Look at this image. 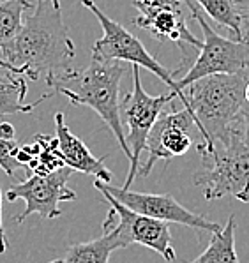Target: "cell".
Wrapping results in <instances>:
<instances>
[{"instance_id":"obj_27","label":"cell","mask_w":249,"mask_h":263,"mask_svg":"<svg viewBox=\"0 0 249 263\" xmlns=\"http://www.w3.org/2000/svg\"><path fill=\"white\" fill-rule=\"evenodd\" d=\"M50 263H62V260H55V261H50Z\"/></svg>"},{"instance_id":"obj_20","label":"cell","mask_w":249,"mask_h":263,"mask_svg":"<svg viewBox=\"0 0 249 263\" xmlns=\"http://www.w3.org/2000/svg\"><path fill=\"white\" fill-rule=\"evenodd\" d=\"M16 147L18 145L14 140H0V168L7 173L11 180L16 179V166H18V163L14 161Z\"/></svg>"},{"instance_id":"obj_13","label":"cell","mask_w":249,"mask_h":263,"mask_svg":"<svg viewBox=\"0 0 249 263\" xmlns=\"http://www.w3.org/2000/svg\"><path fill=\"white\" fill-rule=\"evenodd\" d=\"M55 129H57V148L62 156V161L67 168H71L73 172H82L87 175H94L98 180L110 184L113 175L111 172L104 166V159L108 156L98 159L95 156H92V152L88 151V147L83 143L76 135L71 133V129L67 127L64 113L59 111L55 113Z\"/></svg>"},{"instance_id":"obj_2","label":"cell","mask_w":249,"mask_h":263,"mask_svg":"<svg viewBox=\"0 0 249 263\" xmlns=\"http://www.w3.org/2000/svg\"><path fill=\"white\" fill-rule=\"evenodd\" d=\"M249 67L234 74H210L184 87L186 110L193 115L202 141L196 145L200 156L212 152L214 143L224 145L234 136H244L240 117L244 85Z\"/></svg>"},{"instance_id":"obj_9","label":"cell","mask_w":249,"mask_h":263,"mask_svg":"<svg viewBox=\"0 0 249 263\" xmlns=\"http://www.w3.org/2000/svg\"><path fill=\"white\" fill-rule=\"evenodd\" d=\"M98 191L103 194V198L110 205V212L103 222V228L113 226L124 248L131 244H142L159 253L168 263L175 261V249L171 246V233L168 228V222L132 212L131 209L119 203L111 194H108L103 189H98Z\"/></svg>"},{"instance_id":"obj_7","label":"cell","mask_w":249,"mask_h":263,"mask_svg":"<svg viewBox=\"0 0 249 263\" xmlns=\"http://www.w3.org/2000/svg\"><path fill=\"white\" fill-rule=\"evenodd\" d=\"M174 97H177L174 90H168L161 96H148L142 87L140 67L132 66V90L120 99V120L122 125L127 127L126 141L131 152L129 173L126 177L124 189H131V184L135 182L140 168V156L145 151L148 133L158 117L163 113L164 106L171 103Z\"/></svg>"},{"instance_id":"obj_17","label":"cell","mask_w":249,"mask_h":263,"mask_svg":"<svg viewBox=\"0 0 249 263\" xmlns=\"http://www.w3.org/2000/svg\"><path fill=\"white\" fill-rule=\"evenodd\" d=\"M189 263H239L235 251V217L228 219L224 228L212 233L210 244L196 260Z\"/></svg>"},{"instance_id":"obj_5","label":"cell","mask_w":249,"mask_h":263,"mask_svg":"<svg viewBox=\"0 0 249 263\" xmlns=\"http://www.w3.org/2000/svg\"><path fill=\"white\" fill-rule=\"evenodd\" d=\"M80 4L85 6L98 18V22L103 27V37L98 39L94 43V46H92V57H98V59L103 60H120V62H127L131 66H138L140 69L143 67V69L150 71L163 83H166L168 88L174 90L175 96L186 106L184 90L179 87L171 71H168L166 67L161 66L154 57L148 53L147 48L143 46V43L136 35H132L124 25H120L119 22H115L110 16L104 14L94 0H80Z\"/></svg>"},{"instance_id":"obj_10","label":"cell","mask_w":249,"mask_h":263,"mask_svg":"<svg viewBox=\"0 0 249 263\" xmlns=\"http://www.w3.org/2000/svg\"><path fill=\"white\" fill-rule=\"evenodd\" d=\"M95 189H103L115 198L124 207L131 209L132 212L143 214L152 219H159L164 222H175V224L189 226V228L200 230V232H218L221 226L214 221H208L207 217L200 214L191 212L184 205H180L170 194H150V193H136L131 189L115 187V185L104 184L101 180L94 182Z\"/></svg>"},{"instance_id":"obj_26","label":"cell","mask_w":249,"mask_h":263,"mask_svg":"<svg viewBox=\"0 0 249 263\" xmlns=\"http://www.w3.org/2000/svg\"><path fill=\"white\" fill-rule=\"evenodd\" d=\"M53 4H55V6H60V2H59V0H53Z\"/></svg>"},{"instance_id":"obj_4","label":"cell","mask_w":249,"mask_h":263,"mask_svg":"<svg viewBox=\"0 0 249 263\" xmlns=\"http://www.w3.org/2000/svg\"><path fill=\"white\" fill-rule=\"evenodd\" d=\"M196 187L207 200L224 196L249 201V145L242 136H234L228 143H214L212 152L202 156V166L193 177Z\"/></svg>"},{"instance_id":"obj_8","label":"cell","mask_w":249,"mask_h":263,"mask_svg":"<svg viewBox=\"0 0 249 263\" xmlns=\"http://www.w3.org/2000/svg\"><path fill=\"white\" fill-rule=\"evenodd\" d=\"M73 175V170L62 166L48 175H32L23 182H16L6 193L7 201L23 200L25 209L16 217L22 224L32 214H37L43 219H55L62 216L59 209L60 201H74L76 193L67 187V180Z\"/></svg>"},{"instance_id":"obj_22","label":"cell","mask_w":249,"mask_h":263,"mask_svg":"<svg viewBox=\"0 0 249 263\" xmlns=\"http://www.w3.org/2000/svg\"><path fill=\"white\" fill-rule=\"evenodd\" d=\"M240 117H242V124H244V143L249 145V104H242L240 106Z\"/></svg>"},{"instance_id":"obj_1","label":"cell","mask_w":249,"mask_h":263,"mask_svg":"<svg viewBox=\"0 0 249 263\" xmlns=\"http://www.w3.org/2000/svg\"><path fill=\"white\" fill-rule=\"evenodd\" d=\"M0 55L7 64L22 69L30 82L44 76L48 85L73 71L76 50L60 6H55L53 0H37L14 41Z\"/></svg>"},{"instance_id":"obj_23","label":"cell","mask_w":249,"mask_h":263,"mask_svg":"<svg viewBox=\"0 0 249 263\" xmlns=\"http://www.w3.org/2000/svg\"><path fill=\"white\" fill-rule=\"evenodd\" d=\"M16 129L11 122H0V140H14Z\"/></svg>"},{"instance_id":"obj_18","label":"cell","mask_w":249,"mask_h":263,"mask_svg":"<svg viewBox=\"0 0 249 263\" xmlns=\"http://www.w3.org/2000/svg\"><path fill=\"white\" fill-rule=\"evenodd\" d=\"M29 0H0V51L14 41L23 25V14L32 9Z\"/></svg>"},{"instance_id":"obj_3","label":"cell","mask_w":249,"mask_h":263,"mask_svg":"<svg viewBox=\"0 0 249 263\" xmlns=\"http://www.w3.org/2000/svg\"><path fill=\"white\" fill-rule=\"evenodd\" d=\"M126 74V62L92 57L85 69H73L48 83L55 94H62L76 106L92 108L111 129L120 148L131 159L126 133L120 120V80Z\"/></svg>"},{"instance_id":"obj_24","label":"cell","mask_w":249,"mask_h":263,"mask_svg":"<svg viewBox=\"0 0 249 263\" xmlns=\"http://www.w3.org/2000/svg\"><path fill=\"white\" fill-rule=\"evenodd\" d=\"M6 251H7V240L2 224V193H0V253H6Z\"/></svg>"},{"instance_id":"obj_12","label":"cell","mask_w":249,"mask_h":263,"mask_svg":"<svg viewBox=\"0 0 249 263\" xmlns=\"http://www.w3.org/2000/svg\"><path fill=\"white\" fill-rule=\"evenodd\" d=\"M195 125L193 115L189 110H179V111H166L163 110L158 120L152 125L150 133L147 136L145 151L148 154L147 163L138 168V173L147 177L154 164L159 159L168 161L171 157L184 156L189 151L193 138H191V127Z\"/></svg>"},{"instance_id":"obj_21","label":"cell","mask_w":249,"mask_h":263,"mask_svg":"<svg viewBox=\"0 0 249 263\" xmlns=\"http://www.w3.org/2000/svg\"><path fill=\"white\" fill-rule=\"evenodd\" d=\"M240 11H242V16H244V35H242V41H246L249 44V2H242V0H240Z\"/></svg>"},{"instance_id":"obj_6","label":"cell","mask_w":249,"mask_h":263,"mask_svg":"<svg viewBox=\"0 0 249 263\" xmlns=\"http://www.w3.org/2000/svg\"><path fill=\"white\" fill-rule=\"evenodd\" d=\"M191 11V16L202 28V46L198 57L187 67L184 78L177 80L180 88L210 74H234L249 67V44L246 41H235L219 35L207 18L202 14L195 0H182Z\"/></svg>"},{"instance_id":"obj_15","label":"cell","mask_w":249,"mask_h":263,"mask_svg":"<svg viewBox=\"0 0 249 263\" xmlns=\"http://www.w3.org/2000/svg\"><path fill=\"white\" fill-rule=\"evenodd\" d=\"M27 78L22 74H13L7 71L6 74H0V115H13V113H32L43 101L55 96L53 90L44 94L41 99L34 101L30 104L23 103V97L27 96Z\"/></svg>"},{"instance_id":"obj_16","label":"cell","mask_w":249,"mask_h":263,"mask_svg":"<svg viewBox=\"0 0 249 263\" xmlns=\"http://www.w3.org/2000/svg\"><path fill=\"white\" fill-rule=\"evenodd\" d=\"M200 4L212 22L226 28L234 34L235 41H242L244 35V16L240 11V0H195Z\"/></svg>"},{"instance_id":"obj_19","label":"cell","mask_w":249,"mask_h":263,"mask_svg":"<svg viewBox=\"0 0 249 263\" xmlns=\"http://www.w3.org/2000/svg\"><path fill=\"white\" fill-rule=\"evenodd\" d=\"M35 141L41 145V152L37 157L27 164V168L32 170V175H48L55 170L66 166L57 148V138L48 135H35Z\"/></svg>"},{"instance_id":"obj_11","label":"cell","mask_w":249,"mask_h":263,"mask_svg":"<svg viewBox=\"0 0 249 263\" xmlns=\"http://www.w3.org/2000/svg\"><path fill=\"white\" fill-rule=\"evenodd\" d=\"M140 14L135 18V25L138 28L150 32L158 41H174L179 44L182 51V62L171 72L174 78L180 74L186 67L191 66L193 57L189 55V48L200 50L202 41L195 37V34L187 28L186 18H184L182 7L179 0H161L154 6L140 7Z\"/></svg>"},{"instance_id":"obj_25","label":"cell","mask_w":249,"mask_h":263,"mask_svg":"<svg viewBox=\"0 0 249 263\" xmlns=\"http://www.w3.org/2000/svg\"><path fill=\"white\" fill-rule=\"evenodd\" d=\"M0 67H2V69H6V71H9V72H13V74H22L23 76L22 69H18V67H13L11 64H7L4 59H0Z\"/></svg>"},{"instance_id":"obj_14","label":"cell","mask_w":249,"mask_h":263,"mask_svg":"<svg viewBox=\"0 0 249 263\" xmlns=\"http://www.w3.org/2000/svg\"><path fill=\"white\" fill-rule=\"evenodd\" d=\"M103 232L99 238L71 246L62 263H108L110 254L115 249H124V244L113 226L103 228Z\"/></svg>"}]
</instances>
